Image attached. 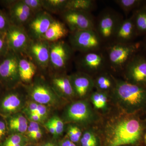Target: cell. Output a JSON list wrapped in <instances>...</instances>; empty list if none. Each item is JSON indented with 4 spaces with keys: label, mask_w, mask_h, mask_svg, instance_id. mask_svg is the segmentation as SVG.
<instances>
[{
    "label": "cell",
    "mask_w": 146,
    "mask_h": 146,
    "mask_svg": "<svg viewBox=\"0 0 146 146\" xmlns=\"http://www.w3.org/2000/svg\"><path fill=\"white\" fill-rule=\"evenodd\" d=\"M17 88L5 90L0 97V116L7 117L21 110L23 103Z\"/></svg>",
    "instance_id": "9a60e30c"
},
{
    "label": "cell",
    "mask_w": 146,
    "mask_h": 146,
    "mask_svg": "<svg viewBox=\"0 0 146 146\" xmlns=\"http://www.w3.org/2000/svg\"><path fill=\"white\" fill-rule=\"evenodd\" d=\"M136 32L146 33V8L141 9L133 16Z\"/></svg>",
    "instance_id": "83f0119b"
},
{
    "label": "cell",
    "mask_w": 146,
    "mask_h": 146,
    "mask_svg": "<svg viewBox=\"0 0 146 146\" xmlns=\"http://www.w3.org/2000/svg\"><path fill=\"white\" fill-rule=\"evenodd\" d=\"M115 1L125 12H129L137 7L141 2L139 0H116Z\"/></svg>",
    "instance_id": "d6a6232c"
},
{
    "label": "cell",
    "mask_w": 146,
    "mask_h": 146,
    "mask_svg": "<svg viewBox=\"0 0 146 146\" xmlns=\"http://www.w3.org/2000/svg\"><path fill=\"white\" fill-rule=\"evenodd\" d=\"M68 0H43L44 10L50 13H63L66 9Z\"/></svg>",
    "instance_id": "484cf974"
},
{
    "label": "cell",
    "mask_w": 146,
    "mask_h": 146,
    "mask_svg": "<svg viewBox=\"0 0 146 146\" xmlns=\"http://www.w3.org/2000/svg\"><path fill=\"white\" fill-rule=\"evenodd\" d=\"M46 126L51 133L53 134L54 136H56L55 129L54 126L53 125L52 123L50 121V120H49L46 123Z\"/></svg>",
    "instance_id": "60d3db41"
},
{
    "label": "cell",
    "mask_w": 146,
    "mask_h": 146,
    "mask_svg": "<svg viewBox=\"0 0 146 146\" xmlns=\"http://www.w3.org/2000/svg\"><path fill=\"white\" fill-rule=\"evenodd\" d=\"M9 50L18 54H25L31 39L25 27L11 24L6 33Z\"/></svg>",
    "instance_id": "4fadbf2b"
},
{
    "label": "cell",
    "mask_w": 146,
    "mask_h": 146,
    "mask_svg": "<svg viewBox=\"0 0 146 146\" xmlns=\"http://www.w3.org/2000/svg\"><path fill=\"white\" fill-rule=\"evenodd\" d=\"M60 146H76L75 143L71 141L70 139H65L60 142Z\"/></svg>",
    "instance_id": "b9f144b4"
},
{
    "label": "cell",
    "mask_w": 146,
    "mask_h": 146,
    "mask_svg": "<svg viewBox=\"0 0 146 146\" xmlns=\"http://www.w3.org/2000/svg\"><path fill=\"white\" fill-rule=\"evenodd\" d=\"M0 3L8 10L11 23L25 27L33 16V13L22 0L0 1Z\"/></svg>",
    "instance_id": "9c48e42d"
},
{
    "label": "cell",
    "mask_w": 146,
    "mask_h": 146,
    "mask_svg": "<svg viewBox=\"0 0 146 146\" xmlns=\"http://www.w3.org/2000/svg\"><path fill=\"white\" fill-rule=\"evenodd\" d=\"M94 6L92 0H68L66 10L78 11L89 12Z\"/></svg>",
    "instance_id": "4316f807"
},
{
    "label": "cell",
    "mask_w": 146,
    "mask_h": 146,
    "mask_svg": "<svg viewBox=\"0 0 146 146\" xmlns=\"http://www.w3.org/2000/svg\"><path fill=\"white\" fill-rule=\"evenodd\" d=\"M51 83L52 87L58 95L67 98L75 96L70 76H56L52 79Z\"/></svg>",
    "instance_id": "44dd1931"
},
{
    "label": "cell",
    "mask_w": 146,
    "mask_h": 146,
    "mask_svg": "<svg viewBox=\"0 0 146 146\" xmlns=\"http://www.w3.org/2000/svg\"><path fill=\"white\" fill-rule=\"evenodd\" d=\"M18 68L21 82L29 83L33 79L37 66L25 55L18 54Z\"/></svg>",
    "instance_id": "ffe728a7"
},
{
    "label": "cell",
    "mask_w": 146,
    "mask_h": 146,
    "mask_svg": "<svg viewBox=\"0 0 146 146\" xmlns=\"http://www.w3.org/2000/svg\"><path fill=\"white\" fill-rule=\"evenodd\" d=\"M54 20L50 13L43 10L33 15L25 27L31 39H42Z\"/></svg>",
    "instance_id": "7c38bea8"
},
{
    "label": "cell",
    "mask_w": 146,
    "mask_h": 146,
    "mask_svg": "<svg viewBox=\"0 0 146 146\" xmlns=\"http://www.w3.org/2000/svg\"><path fill=\"white\" fill-rule=\"evenodd\" d=\"M137 44L115 42L108 50V60L115 70L124 69L138 49Z\"/></svg>",
    "instance_id": "8992f818"
},
{
    "label": "cell",
    "mask_w": 146,
    "mask_h": 146,
    "mask_svg": "<svg viewBox=\"0 0 146 146\" xmlns=\"http://www.w3.org/2000/svg\"><path fill=\"white\" fill-rule=\"evenodd\" d=\"M27 133L31 140L38 141L42 138L43 133L38 123L31 121L28 125Z\"/></svg>",
    "instance_id": "4dcf8cb0"
},
{
    "label": "cell",
    "mask_w": 146,
    "mask_h": 146,
    "mask_svg": "<svg viewBox=\"0 0 146 146\" xmlns=\"http://www.w3.org/2000/svg\"><path fill=\"white\" fill-rule=\"evenodd\" d=\"M9 134L27 132L28 123L26 118L21 114L18 113L5 118Z\"/></svg>",
    "instance_id": "603a6c76"
},
{
    "label": "cell",
    "mask_w": 146,
    "mask_h": 146,
    "mask_svg": "<svg viewBox=\"0 0 146 146\" xmlns=\"http://www.w3.org/2000/svg\"><path fill=\"white\" fill-rule=\"evenodd\" d=\"M67 133L69 139L75 143L80 141L82 135L80 129L74 125H71L68 127Z\"/></svg>",
    "instance_id": "1f68e13d"
},
{
    "label": "cell",
    "mask_w": 146,
    "mask_h": 146,
    "mask_svg": "<svg viewBox=\"0 0 146 146\" xmlns=\"http://www.w3.org/2000/svg\"><path fill=\"white\" fill-rule=\"evenodd\" d=\"M25 112L31 121L38 123L42 122L44 121V120L43 119V118L38 114L29 112L28 111H26V110H25Z\"/></svg>",
    "instance_id": "ab89813d"
},
{
    "label": "cell",
    "mask_w": 146,
    "mask_h": 146,
    "mask_svg": "<svg viewBox=\"0 0 146 146\" xmlns=\"http://www.w3.org/2000/svg\"><path fill=\"white\" fill-rule=\"evenodd\" d=\"M18 58V54L9 50L0 63V82L5 90L16 88L21 82Z\"/></svg>",
    "instance_id": "3957f363"
},
{
    "label": "cell",
    "mask_w": 146,
    "mask_h": 146,
    "mask_svg": "<svg viewBox=\"0 0 146 146\" xmlns=\"http://www.w3.org/2000/svg\"><path fill=\"white\" fill-rule=\"evenodd\" d=\"M26 144V139L20 133H11L0 144V146H20Z\"/></svg>",
    "instance_id": "f1b7e54d"
},
{
    "label": "cell",
    "mask_w": 146,
    "mask_h": 146,
    "mask_svg": "<svg viewBox=\"0 0 146 146\" xmlns=\"http://www.w3.org/2000/svg\"><path fill=\"white\" fill-rule=\"evenodd\" d=\"M69 31L64 23L54 20L42 39L50 43L62 40L68 34Z\"/></svg>",
    "instance_id": "7402d4cb"
},
{
    "label": "cell",
    "mask_w": 146,
    "mask_h": 146,
    "mask_svg": "<svg viewBox=\"0 0 146 146\" xmlns=\"http://www.w3.org/2000/svg\"><path fill=\"white\" fill-rule=\"evenodd\" d=\"M124 69L126 81L143 87L146 85V58L139 56L132 57Z\"/></svg>",
    "instance_id": "5bb4252c"
},
{
    "label": "cell",
    "mask_w": 146,
    "mask_h": 146,
    "mask_svg": "<svg viewBox=\"0 0 146 146\" xmlns=\"http://www.w3.org/2000/svg\"><path fill=\"white\" fill-rule=\"evenodd\" d=\"M6 33L0 34V58L4 57L9 51Z\"/></svg>",
    "instance_id": "74e56055"
},
{
    "label": "cell",
    "mask_w": 146,
    "mask_h": 146,
    "mask_svg": "<svg viewBox=\"0 0 146 146\" xmlns=\"http://www.w3.org/2000/svg\"><path fill=\"white\" fill-rule=\"evenodd\" d=\"M94 86L97 91L107 93L111 91L114 87L115 81L113 77L106 74L100 75L94 80Z\"/></svg>",
    "instance_id": "cb8c5ba5"
},
{
    "label": "cell",
    "mask_w": 146,
    "mask_h": 146,
    "mask_svg": "<svg viewBox=\"0 0 146 146\" xmlns=\"http://www.w3.org/2000/svg\"><path fill=\"white\" fill-rule=\"evenodd\" d=\"M50 43L43 39H31L25 52V55L36 65L44 70L49 66Z\"/></svg>",
    "instance_id": "ba28073f"
},
{
    "label": "cell",
    "mask_w": 146,
    "mask_h": 146,
    "mask_svg": "<svg viewBox=\"0 0 146 146\" xmlns=\"http://www.w3.org/2000/svg\"><path fill=\"white\" fill-rule=\"evenodd\" d=\"M145 143H146V133L145 135Z\"/></svg>",
    "instance_id": "f6af8a7d"
},
{
    "label": "cell",
    "mask_w": 146,
    "mask_h": 146,
    "mask_svg": "<svg viewBox=\"0 0 146 146\" xmlns=\"http://www.w3.org/2000/svg\"><path fill=\"white\" fill-rule=\"evenodd\" d=\"M74 50L63 40L50 43L49 66L57 70L65 69L72 55Z\"/></svg>",
    "instance_id": "8fae6325"
},
{
    "label": "cell",
    "mask_w": 146,
    "mask_h": 146,
    "mask_svg": "<svg viewBox=\"0 0 146 146\" xmlns=\"http://www.w3.org/2000/svg\"><path fill=\"white\" fill-rule=\"evenodd\" d=\"M64 119L68 122L87 125L94 123L97 116L92 106L85 100L74 102L65 109Z\"/></svg>",
    "instance_id": "5b68a950"
},
{
    "label": "cell",
    "mask_w": 146,
    "mask_h": 146,
    "mask_svg": "<svg viewBox=\"0 0 146 146\" xmlns=\"http://www.w3.org/2000/svg\"><path fill=\"white\" fill-rule=\"evenodd\" d=\"M69 42L74 50L85 53L98 50L102 40L96 30H85L71 32Z\"/></svg>",
    "instance_id": "277c9868"
},
{
    "label": "cell",
    "mask_w": 146,
    "mask_h": 146,
    "mask_svg": "<svg viewBox=\"0 0 146 146\" xmlns=\"http://www.w3.org/2000/svg\"><path fill=\"white\" fill-rule=\"evenodd\" d=\"M61 15L64 23L71 32L85 30H96V25L90 12L66 10Z\"/></svg>",
    "instance_id": "30bf717a"
},
{
    "label": "cell",
    "mask_w": 146,
    "mask_h": 146,
    "mask_svg": "<svg viewBox=\"0 0 146 146\" xmlns=\"http://www.w3.org/2000/svg\"><path fill=\"white\" fill-rule=\"evenodd\" d=\"M143 127L131 114L122 112L106 121L102 129L106 146L133 145L141 139Z\"/></svg>",
    "instance_id": "6da1fadb"
},
{
    "label": "cell",
    "mask_w": 146,
    "mask_h": 146,
    "mask_svg": "<svg viewBox=\"0 0 146 146\" xmlns=\"http://www.w3.org/2000/svg\"><path fill=\"white\" fill-rule=\"evenodd\" d=\"M11 25L7 13L0 9V34L5 33Z\"/></svg>",
    "instance_id": "e575fe53"
},
{
    "label": "cell",
    "mask_w": 146,
    "mask_h": 146,
    "mask_svg": "<svg viewBox=\"0 0 146 146\" xmlns=\"http://www.w3.org/2000/svg\"><path fill=\"white\" fill-rule=\"evenodd\" d=\"M121 21L116 14L110 11H106L101 15L96 27V31L102 41L114 38Z\"/></svg>",
    "instance_id": "2e32d148"
},
{
    "label": "cell",
    "mask_w": 146,
    "mask_h": 146,
    "mask_svg": "<svg viewBox=\"0 0 146 146\" xmlns=\"http://www.w3.org/2000/svg\"><path fill=\"white\" fill-rule=\"evenodd\" d=\"M145 48H146V39L145 42Z\"/></svg>",
    "instance_id": "7dc6e473"
},
{
    "label": "cell",
    "mask_w": 146,
    "mask_h": 146,
    "mask_svg": "<svg viewBox=\"0 0 146 146\" xmlns=\"http://www.w3.org/2000/svg\"><path fill=\"white\" fill-rule=\"evenodd\" d=\"M136 32L133 17L120 22L114 38L117 43H128Z\"/></svg>",
    "instance_id": "d6986e66"
},
{
    "label": "cell",
    "mask_w": 146,
    "mask_h": 146,
    "mask_svg": "<svg viewBox=\"0 0 146 146\" xmlns=\"http://www.w3.org/2000/svg\"><path fill=\"white\" fill-rule=\"evenodd\" d=\"M31 11L33 15L44 10L43 0H22Z\"/></svg>",
    "instance_id": "836d02e7"
},
{
    "label": "cell",
    "mask_w": 146,
    "mask_h": 146,
    "mask_svg": "<svg viewBox=\"0 0 146 146\" xmlns=\"http://www.w3.org/2000/svg\"><path fill=\"white\" fill-rule=\"evenodd\" d=\"M80 141L82 146H98V136L91 129L86 130L82 133Z\"/></svg>",
    "instance_id": "f546056e"
},
{
    "label": "cell",
    "mask_w": 146,
    "mask_h": 146,
    "mask_svg": "<svg viewBox=\"0 0 146 146\" xmlns=\"http://www.w3.org/2000/svg\"><path fill=\"white\" fill-rule=\"evenodd\" d=\"M0 58V63H1V60H2V58Z\"/></svg>",
    "instance_id": "bcb514c9"
},
{
    "label": "cell",
    "mask_w": 146,
    "mask_h": 146,
    "mask_svg": "<svg viewBox=\"0 0 146 146\" xmlns=\"http://www.w3.org/2000/svg\"><path fill=\"white\" fill-rule=\"evenodd\" d=\"M9 135L5 118L0 116V144Z\"/></svg>",
    "instance_id": "d590c367"
},
{
    "label": "cell",
    "mask_w": 146,
    "mask_h": 146,
    "mask_svg": "<svg viewBox=\"0 0 146 146\" xmlns=\"http://www.w3.org/2000/svg\"><path fill=\"white\" fill-rule=\"evenodd\" d=\"M48 113V108L46 106L39 104H37L36 111L35 113L38 114L43 118V119L44 120L47 117Z\"/></svg>",
    "instance_id": "f35d334b"
},
{
    "label": "cell",
    "mask_w": 146,
    "mask_h": 146,
    "mask_svg": "<svg viewBox=\"0 0 146 146\" xmlns=\"http://www.w3.org/2000/svg\"><path fill=\"white\" fill-rule=\"evenodd\" d=\"M29 96L34 102L44 105H52L58 101V96L44 79L38 78L27 88Z\"/></svg>",
    "instance_id": "52a82bcc"
},
{
    "label": "cell",
    "mask_w": 146,
    "mask_h": 146,
    "mask_svg": "<svg viewBox=\"0 0 146 146\" xmlns=\"http://www.w3.org/2000/svg\"><path fill=\"white\" fill-rule=\"evenodd\" d=\"M114 81L111 96L122 112L131 114L145 104L146 90L143 87L122 80L114 78Z\"/></svg>",
    "instance_id": "7a4b0ae2"
},
{
    "label": "cell",
    "mask_w": 146,
    "mask_h": 146,
    "mask_svg": "<svg viewBox=\"0 0 146 146\" xmlns=\"http://www.w3.org/2000/svg\"><path fill=\"white\" fill-rule=\"evenodd\" d=\"M5 90V89L4 88L2 84L0 82V97L2 95L3 93Z\"/></svg>",
    "instance_id": "7bdbcfd3"
},
{
    "label": "cell",
    "mask_w": 146,
    "mask_h": 146,
    "mask_svg": "<svg viewBox=\"0 0 146 146\" xmlns=\"http://www.w3.org/2000/svg\"><path fill=\"white\" fill-rule=\"evenodd\" d=\"M105 58L98 52L85 53L80 58L78 64L84 70L89 72H96L101 70L106 64Z\"/></svg>",
    "instance_id": "ac0fdd59"
},
{
    "label": "cell",
    "mask_w": 146,
    "mask_h": 146,
    "mask_svg": "<svg viewBox=\"0 0 146 146\" xmlns=\"http://www.w3.org/2000/svg\"><path fill=\"white\" fill-rule=\"evenodd\" d=\"M50 120L54 126L56 131V136L61 135L63 133L64 129V124L63 121L56 116L53 117Z\"/></svg>",
    "instance_id": "8d00e7d4"
},
{
    "label": "cell",
    "mask_w": 146,
    "mask_h": 146,
    "mask_svg": "<svg viewBox=\"0 0 146 146\" xmlns=\"http://www.w3.org/2000/svg\"><path fill=\"white\" fill-rule=\"evenodd\" d=\"M90 99L95 109L102 111L107 109L108 104L107 93L97 90L91 93Z\"/></svg>",
    "instance_id": "d4e9b609"
},
{
    "label": "cell",
    "mask_w": 146,
    "mask_h": 146,
    "mask_svg": "<svg viewBox=\"0 0 146 146\" xmlns=\"http://www.w3.org/2000/svg\"><path fill=\"white\" fill-rule=\"evenodd\" d=\"M75 96L84 98L92 93L94 86V79L86 73L78 72L70 76Z\"/></svg>",
    "instance_id": "e0dca14e"
},
{
    "label": "cell",
    "mask_w": 146,
    "mask_h": 146,
    "mask_svg": "<svg viewBox=\"0 0 146 146\" xmlns=\"http://www.w3.org/2000/svg\"></svg>",
    "instance_id": "c3c4849f"
},
{
    "label": "cell",
    "mask_w": 146,
    "mask_h": 146,
    "mask_svg": "<svg viewBox=\"0 0 146 146\" xmlns=\"http://www.w3.org/2000/svg\"><path fill=\"white\" fill-rule=\"evenodd\" d=\"M42 146H56V145L52 143H47L42 145Z\"/></svg>",
    "instance_id": "ee69618b"
}]
</instances>
